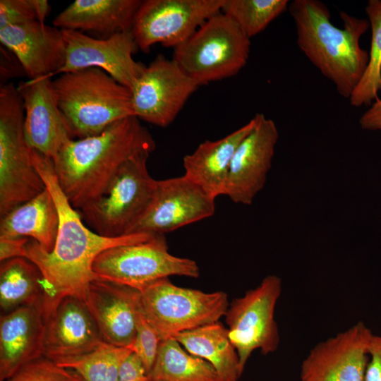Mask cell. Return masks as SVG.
Wrapping results in <instances>:
<instances>
[{
  "label": "cell",
  "mask_w": 381,
  "mask_h": 381,
  "mask_svg": "<svg viewBox=\"0 0 381 381\" xmlns=\"http://www.w3.org/2000/svg\"><path fill=\"white\" fill-rule=\"evenodd\" d=\"M30 151L34 166L54 198L59 218L52 252L45 251L32 239L23 248V257L35 263L44 277L42 309L46 318L63 298L74 296L83 300L90 282L98 277L92 265L102 252L116 246L145 241L156 234L135 233L109 238L95 233L85 226L63 192L52 160L37 150Z\"/></svg>",
  "instance_id": "cell-1"
},
{
  "label": "cell",
  "mask_w": 381,
  "mask_h": 381,
  "mask_svg": "<svg viewBox=\"0 0 381 381\" xmlns=\"http://www.w3.org/2000/svg\"><path fill=\"white\" fill-rule=\"evenodd\" d=\"M155 148L150 132L130 116L99 135L70 140L52 160L60 187L79 210L104 193L127 160Z\"/></svg>",
  "instance_id": "cell-2"
},
{
  "label": "cell",
  "mask_w": 381,
  "mask_h": 381,
  "mask_svg": "<svg viewBox=\"0 0 381 381\" xmlns=\"http://www.w3.org/2000/svg\"><path fill=\"white\" fill-rule=\"evenodd\" d=\"M289 11L300 50L341 97L349 99L368 61V52L360 46L370 28L368 20L341 11L344 26L337 28L327 6L318 0H294Z\"/></svg>",
  "instance_id": "cell-3"
},
{
  "label": "cell",
  "mask_w": 381,
  "mask_h": 381,
  "mask_svg": "<svg viewBox=\"0 0 381 381\" xmlns=\"http://www.w3.org/2000/svg\"><path fill=\"white\" fill-rule=\"evenodd\" d=\"M52 86L73 139L99 135L116 121L134 116L131 90L100 68L61 74Z\"/></svg>",
  "instance_id": "cell-4"
},
{
  "label": "cell",
  "mask_w": 381,
  "mask_h": 381,
  "mask_svg": "<svg viewBox=\"0 0 381 381\" xmlns=\"http://www.w3.org/2000/svg\"><path fill=\"white\" fill-rule=\"evenodd\" d=\"M250 38L222 11L174 48L173 59L199 85L236 75L246 64Z\"/></svg>",
  "instance_id": "cell-5"
},
{
  "label": "cell",
  "mask_w": 381,
  "mask_h": 381,
  "mask_svg": "<svg viewBox=\"0 0 381 381\" xmlns=\"http://www.w3.org/2000/svg\"><path fill=\"white\" fill-rule=\"evenodd\" d=\"M45 188L25 138L23 99L8 83L0 87V217Z\"/></svg>",
  "instance_id": "cell-6"
},
{
  "label": "cell",
  "mask_w": 381,
  "mask_h": 381,
  "mask_svg": "<svg viewBox=\"0 0 381 381\" xmlns=\"http://www.w3.org/2000/svg\"><path fill=\"white\" fill-rule=\"evenodd\" d=\"M150 152L139 153L122 166L104 193L78 210L90 229L109 238L128 235L147 209L156 181L148 172Z\"/></svg>",
  "instance_id": "cell-7"
},
{
  "label": "cell",
  "mask_w": 381,
  "mask_h": 381,
  "mask_svg": "<svg viewBox=\"0 0 381 381\" xmlns=\"http://www.w3.org/2000/svg\"><path fill=\"white\" fill-rule=\"evenodd\" d=\"M140 303L145 317L162 340L219 321L229 305L224 291L181 287L169 278L140 291Z\"/></svg>",
  "instance_id": "cell-8"
},
{
  "label": "cell",
  "mask_w": 381,
  "mask_h": 381,
  "mask_svg": "<svg viewBox=\"0 0 381 381\" xmlns=\"http://www.w3.org/2000/svg\"><path fill=\"white\" fill-rule=\"evenodd\" d=\"M92 270L99 278L139 291L170 276L197 278L200 275L195 260L169 253L164 234H156L143 242L109 248L96 258Z\"/></svg>",
  "instance_id": "cell-9"
},
{
  "label": "cell",
  "mask_w": 381,
  "mask_h": 381,
  "mask_svg": "<svg viewBox=\"0 0 381 381\" xmlns=\"http://www.w3.org/2000/svg\"><path fill=\"white\" fill-rule=\"evenodd\" d=\"M282 290V282L275 274L266 276L254 289L234 298L224 318L229 339L239 357L243 373L252 353L263 355L274 352L279 344V334L274 311Z\"/></svg>",
  "instance_id": "cell-10"
},
{
  "label": "cell",
  "mask_w": 381,
  "mask_h": 381,
  "mask_svg": "<svg viewBox=\"0 0 381 381\" xmlns=\"http://www.w3.org/2000/svg\"><path fill=\"white\" fill-rule=\"evenodd\" d=\"M224 0H145L136 13L131 32L143 52L161 44L174 49L207 20L222 11Z\"/></svg>",
  "instance_id": "cell-11"
},
{
  "label": "cell",
  "mask_w": 381,
  "mask_h": 381,
  "mask_svg": "<svg viewBox=\"0 0 381 381\" xmlns=\"http://www.w3.org/2000/svg\"><path fill=\"white\" fill-rule=\"evenodd\" d=\"M199 86L173 59L159 54L145 67L131 89L134 116L167 127Z\"/></svg>",
  "instance_id": "cell-12"
},
{
  "label": "cell",
  "mask_w": 381,
  "mask_h": 381,
  "mask_svg": "<svg viewBox=\"0 0 381 381\" xmlns=\"http://www.w3.org/2000/svg\"><path fill=\"white\" fill-rule=\"evenodd\" d=\"M215 199L184 174L157 180L152 199L129 234H164L212 216Z\"/></svg>",
  "instance_id": "cell-13"
},
{
  "label": "cell",
  "mask_w": 381,
  "mask_h": 381,
  "mask_svg": "<svg viewBox=\"0 0 381 381\" xmlns=\"http://www.w3.org/2000/svg\"><path fill=\"white\" fill-rule=\"evenodd\" d=\"M62 31L66 60L56 75L97 68L131 90L146 67L133 57L138 48L131 31L104 39H96L77 30Z\"/></svg>",
  "instance_id": "cell-14"
},
{
  "label": "cell",
  "mask_w": 381,
  "mask_h": 381,
  "mask_svg": "<svg viewBox=\"0 0 381 381\" xmlns=\"http://www.w3.org/2000/svg\"><path fill=\"white\" fill-rule=\"evenodd\" d=\"M373 335L358 322L317 344L302 362L300 381H364Z\"/></svg>",
  "instance_id": "cell-15"
},
{
  "label": "cell",
  "mask_w": 381,
  "mask_h": 381,
  "mask_svg": "<svg viewBox=\"0 0 381 381\" xmlns=\"http://www.w3.org/2000/svg\"><path fill=\"white\" fill-rule=\"evenodd\" d=\"M278 139L274 121L260 114L257 125L234 155L224 195L235 203H253L266 183Z\"/></svg>",
  "instance_id": "cell-16"
},
{
  "label": "cell",
  "mask_w": 381,
  "mask_h": 381,
  "mask_svg": "<svg viewBox=\"0 0 381 381\" xmlns=\"http://www.w3.org/2000/svg\"><path fill=\"white\" fill-rule=\"evenodd\" d=\"M51 78L20 81L17 90L24 107V134L30 149L53 159L73 140L57 106Z\"/></svg>",
  "instance_id": "cell-17"
},
{
  "label": "cell",
  "mask_w": 381,
  "mask_h": 381,
  "mask_svg": "<svg viewBox=\"0 0 381 381\" xmlns=\"http://www.w3.org/2000/svg\"><path fill=\"white\" fill-rule=\"evenodd\" d=\"M103 342L89 310L77 296L63 298L45 319L43 356L56 363L89 353Z\"/></svg>",
  "instance_id": "cell-18"
},
{
  "label": "cell",
  "mask_w": 381,
  "mask_h": 381,
  "mask_svg": "<svg viewBox=\"0 0 381 381\" xmlns=\"http://www.w3.org/2000/svg\"><path fill=\"white\" fill-rule=\"evenodd\" d=\"M83 301L104 341L131 349L136 334L140 291L97 277L87 286Z\"/></svg>",
  "instance_id": "cell-19"
},
{
  "label": "cell",
  "mask_w": 381,
  "mask_h": 381,
  "mask_svg": "<svg viewBox=\"0 0 381 381\" xmlns=\"http://www.w3.org/2000/svg\"><path fill=\"white\" fill-rule=\"evenodd\" d=\"M1 44L19 59L29 79L56 75L64 65L62 30L36 20L0 29Z\"/></svg>",
  "instance_id": "cell-20"
},
{
  "label": "cell",
  "mask_w": 381,
  "mask_h": 381,
  "mask_svg": "<svg viewBox=\"0 0 381 381\" xmlns=\"http://www.w3.org/2000/svg\"><path fill=\"white\" fill-rule=\"evenodd\" d=\"M45 320L42 303L18 308L0 319V381L43 356Z\"/></svg>",
  "instance_id": "cell-21"
},
{
  "label": "cell",
  "mask_w": 381,
  "mask_h": 381,
  "mask_svg": "<svg viewBox=\"0 0 381 381\" xmlns=\"http://www.w3.org/2000/svg\"><path fill=\"white\" fill-rule=\"evenodd\" d=\"M260 114L246 124L217 140H205L183 159L184 175L214 198L224 195L234 155L241 142L255 127Z\"/></svg>",
  "instance_id": "cell-22"
},
{
  "label": "cell",
  "mask_w": 381,
  "mask_h": 381,
  "mask_svg": "<svg viewBox=\"0 0 381 381\" xmlns=\"http://www.w3.org/2000/svg\"><path fill=\"white\" fill-rule=\"evenodd\" d=\"M140 0H75L59 13L53 25L61 30L92 31L107 37L131 31Z\"/></svg>",
  "instance_id": "cell-23"
},
{
  "label": "cell",
  "mask_w": 381,
  "mask_h": 381,
  "mask_svg": "<svg viewBox=\"0 0 381 381\" xmlns=\"http://www.w3.org/2000/svg\"><path fill=\"white\" fill-rule=\"evenodd\" d=\"M59 225L54 198L46 188L1 217L0 238H28L43 250L54 249Z\"/></svg>",
  "instance_id": "cell-24"
},
{
  "label": "cell",
  "mask_w": 381,
  "mask_h": 381,
  "mask_svg": "<svg viewBox=\"0 0 381 381\" xmlns=\"http://www.w3.org/2000/svg\"><path fill=\"white\" fill-rule=\"evenodd\" d=\"M188 352L208 362L219 381H238L239 357L226 327L219 321L185 331L174 337Z\"/></svg>",
  "instance_id": "cell-25"
},
{
  "label": "cell",
  "mask_w": 381,
  "mask_h": 381,
  "mask_svg": "<svg viewBox=\"0 0 381 381\" xmlns=\"http://www.w3.org/2000/svg\"><path fill=\"white\" fill-rule=\"evenodd\" d=\"M43 275L37 266L26 258L1 262L0 306L5 313L18 308L42 303Z\"/></svg>",
  "instance_id": "cell-26"
},
{
  "label": "cell",
  "mask_w": 381,
  "mask_h": 381,
  "mask_svg": "<svg viewBox=\"0 0 381 381\" xmlns=\"http://www.w3.org/2000/svg\"><path fill=\"white\" fill-rule=\"evenodd\" d=\"M148 381H219L213 367L188 352L175 339L160 342Z\"/></svg>",
  "instance_id": "cell-27"
},
{
  "label": "cell",
  "mask_w": 381,
  "mask_h": 381,
  "mask_svg": "<svg viewBox=\"0 0 381 381\" xmlns=\"http://www.w3.org/2000/svg\"><path fill=\"white\" fill-rule=\"evenodd\" d=\"M365 11L371 28V42L366 68L349 99L356 107L371 105L381 92V0H369Z\"/></svg>",
  "instance_id": "cell-28"
},
{
  "label": "cell",
  "mask_w": 381,
  "mask_h": 381,
  "mask_svg": "<svg viewBox=\"0 0 381 381\" xmlns=\"http://www.w3.org/2000/svg\"><path fill=\"white\" fill-rule=\"evenodd\" d=\"M131 352L104 341L89 353L56 363L75 372L83 381H118L120 367Z\"/></svg>",
  "instance_id": "cell-29"
},
{
  "label": "cell",
  "mask_w": 381,
  "mask_h": 381,
  "mask_svg": "<svg viewBox=\"0 0 381 381\" xmlns=\"http://www.w3.org/2000/svg\"><path fill=\"white\" fill-rule=\"evenodd\" d=\"M288 4V0H224L222 12L250 39L283 13Z\"/></svg>",
  "instance_id": "cell-30"
},
{
  "label": "cell",
  "mask_w": 381,
  "mask_h": 381,
  "mask_svg": "<svg viewBox=\"0 0 381 381\" xmlns=\"http://www.w3.org/2000/svg\"><path fill=\"white\" fill-rule=\"evenodd\" d=\"M6 381H83L74 371L41 356L18 369Z\"/></svg>",
  "instance_id": "cell-31"
},
{
  "label": "cell",
  "mask_w": 381,
  "mask_h": 381,
  "mask_svg": "<svg viewBox=\"0 0 381 381\" xmlns=\"http://www.w3.org/2000/svg\"><path fill=\"white\" fill-rule=\"evenodd\" d=\"M161 341L157 332L145 317L140 303L136 315V334L131 349L141 359L147 374L155 362Z\"/></svg>",
  "instance_id": "cell-32"
},
{
  "label": "cell",
  "mask_w": 381,
  "mask_h": 381,
  "mask_svg": "<svg viewBox=\"0 0 381 381\" xmlns=\"http://www.w3.org/2000/svg\"><path fill=\"white\" fill-rule=\"evenodd\" d=\"M35 20L29 0L0 1V29Z\"/></svg>",
  "instance_id": "cell-33"
},
{
  "label": "cell",
  "mask_w": 381,
  "mask_h": 381,
  "mask_svg": "<svg viewBox=\"0 0 381 381\" xmlns=\"http://www.w3.org/2000/svg\"><path fill=\"white\" fill-rule=\"evenodd\" d=\"M118 381H148L147 371L143 361L133 351L123 361Z\"/></svg>",
  "instance_id": "cell-34"
},
{
  "label": "cell",
  "mask_w": 381,
  "mask_h": 381,
  "mask_svg": "<svg viewBox=\"0 0 381 381\" xmlns=\"http://www.w3.org/2000/svg\"><path fill=\"white\" fill-rule=\"evenodd\" d=\"M0 64L1 86L7 84L8 80L12 78L25 75V70L17 56L8 49L1 45Z\"/></svg>",
  "instance_id": "cell-35"
},
{
  "label": "cell",
  "mask_w": 381,
  "mask_h": 381,
  "mask_svg": "<svg viewBox=\"0 0 381 381\" xmlns=\"http://www.w3.org/2000/svg\"><path fill=\"white\" fill-rule=\"evenodd\" d=\"M364 381H381V336L373 335L369 348Z\"/></svg>",
  "instance_id": "cell-36"
},
{
  "label": "cell",
  "mask_w": 381,
  "mask_h": 381,
  "mask_svg": "<svg viewBox=\"0 0 381 381\" xmlns=\"http://www.w3.org/2000/svg\"><path fill=\"white\" fill-rule=\"evenodd\" d=\"M360 127L367 131H381V99L377 98L359 119Z\"/></svg>",
  "instance_id": "cell-37"
},
{
  "label": "cell",
  "mask_w": 381,
  "mask_h": 381,
  "mask_svg": "<svg viewBox=\"0 0 381 381\" xmlns=\"http://www.w3.org/2000/svg\"><path fill=\"white\" fill-rule=\"evenodd\" d=\"M30 238H0L1 262L13 258L23 257V248Z\"/></svg>",
  "instance_id": "cell-38"
},
{
  "label": "cell",
  "mask_w": 381,
  "mask_h": 381,
  "mask_svg": "<svg viewBox=\"0 0 381 381\" xmlns=\"http://www.w3.org/2000/svg\"><path fill=\"white\" fill-rule=\"evenodd\" d=\"M35 13V20L44 23L46 18L49 16L52 7L47 0H29Z\"/></svg>",
  "instance_id": "cell-39"
}]
</instances>
